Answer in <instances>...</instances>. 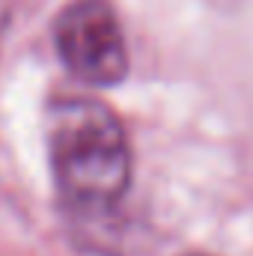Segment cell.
<instances>
[{"mask_svg":"<svg viewBox=\"0 0 253 256\" xmlns=\"http://www.w3.org/2000/svg\"><path fill=\"white\" fill-rule=\"evenodd\" d=\"M54 185L72 212H110L131 185V146L116 114L98 98H60L48 114Z\"/></svg>","mask_w":253,"mask_h":256,"instance_id":"6da1fadb","label":"cell"},{"mask_svg":"<svg viewBox=\"0 0 253 256\" xmlns=\"http://www.w3.org/2000/svg\"><path fill=\"white\" fill-rule=\"evenodd\" d=\"M63 66L90 86H114L128 74V48L108 0H74L54 24Z\"/></svg>","mask_w":253,"mask_h":256,"instance_id":"7a4b0ae2","label":"cell"},{"mask_svg":"<svg viewBox=\"0 0 253 256\" xmlns=\"http://www.w3.org/2000/svg\"><path fill=\"white\" fill-rule=\"evenodd\" d=\"M190 256H202V254H190Z\"/></svg>","mask_w":253,"mask_h":256,"instance_id":"3957f363","label":"cell"}]
</instances>
